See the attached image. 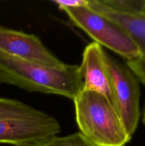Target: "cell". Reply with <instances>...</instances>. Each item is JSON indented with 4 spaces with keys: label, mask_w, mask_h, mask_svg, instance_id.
<instances>
[{
    "label": "cell",
    "mask_w": 145,
    "mask_h": 146,
    "mask_svg": "<svg viewBox=\"0 0 145 146\" xmlns=\"http://www.w3.org/2000/svg\"><path fill=\"white\" fill-rule=\"evenodd\" d=\"M0 83L28 91L62 96L72 101L82 87L78 65L46 66L1 51Z\"/></svg>",
    "instance_id": "cell-1"
},
{
    "label": "cell",
    "mask_w": 145,
    "mask_h": 146,
    "mask_svg": "<svg viewBox=\"0 0 145 146\" xmlns=\"http://www.w3.org/2000/svg\"><path fill=\"white\" fill-rule=\"evenodd\" d=\"M80 133L96 146H125L132 139L117 110L102 94L81 89L73 100Z\"/></svg>",
    "instance_id": "cell-2"
},
{
    "label": "cell",
    "mask_w": 145,
    "mask_h": 146,
    "mask_svg": "<svg viewBox=\"0 0 145 146\" xmlns=\"http://www.w3.org/2000/svg\"><path fill=\"white\" fill-rule=\"evenodd\" d=\"M54 117L21 101L0 97V144L31 146L57 135Z\"/></svg>",
    "instance_id": "cell-3"
},
{
    "label": "cell",
    "mask_w": 145,
    "mask_h": 146,
    "mask_svg": "<svg viewBox=\"0 0 145 146\" xmlns=\"http://www.w3.org/2000/svg\"><path fill=\"white\" fill-rule=\"evenodd\" d=\"M61 11L68 15L75 26L92 38L94 42L112 50L125 58L126 61L142 56L138 46L119 24L95 11L88 4Z\"/></svg>",
    "instance_id": "cell-4"
},
{
    "label": "cell",
    "mask_w": 145,
    "mask_h": 146,
    "mask_svg": "<svg viewBox=\"0 0 145 146\" xmlns=\"http://www.w3.org/2000/svg\"><path fill=\"white\" fill-rule=\"evenodd\" d=\"M106 61L113 80L119 113L127 130L132 136L140 118L139 81L126 64L107 53Z\"/></svg>",
    "instance_id": "cell-5"
},
{
    "label": "cell",
    "mask_w": 145,
    "mask_h": 146,
    "mask_svg": "<svg viewBox=\"0 0 145 146\" xmlns=\"http://www.w3.org/2000/svg\"><path fill=\"white\" fill-rule=\"evenodd\" d=\"M90 7L121 26L145 56V0H88Z\"/></svg>",
    "instance_id": "cell-6"
},
{
    "label": "cell",
    "mask_w": 145,
    "mask_h": 146,
    "mask_svg": "<svg viewBox=\"0 0 145 146\" xmlns=\"http://www.w3.org/2000/svg\"><path fill=\"white\" fill-rule=\"evenodd\" d=\"M0 51L5 54L50 67L65 63L53 54L38 36L0 25Z\"/></svg>",
    "instance_id": "cell-7"
},
{
    "label": "cell",
    "mask_w": 145,
    "mask_h": 146,
    "mask_svg": "<svg viewBox=\"0 0 145 146\" xmlns=\"http://www.w3.org/2000/svg\"><path fill=\"white\" fill-rule=\"evenodd\" d=\"M82 79V89L92 90L105 96L118 110L113 80L106 61V52L96 42L88 44L82 53L79 66Z\"/></svg>",
    "instance_id": "cell-8"
},
{
    "label": "cell",
    "mask_w": 145,
    "mask_h": 146,
    "mask_svg": "<svg viewBox=\"0 0 145 146\" xmlns=\"http://www.w3.org/2000/svg\"><path fill=\"white\" fill-rule=\"evenodd\" d=\"M31 146H96L80 132L64 136L51 137Z\"/></svg>",
    "instance_id": "cell-9"
},
{
    "label": "cell",
    "mask_w": 145,
    "mask_h": 146,
    "mask_svg": "<svg viewBox=\"0 0 145 146\" xmlns=\"http://www.w3.org/2000/svg\"><path fill=\"white\" fill-rule=\"evenodd\" d=\"M126 65L136 76L139 82L145 86V56L126 61Z\"/></svg>",
    "instance_id": "cell-10"
},
{
    "label": "cell",
    "mask_w": 145,
    "mask_h": 146,
    "mask_svg": "<svg viewBox=\"0 0 145 146\" xmlns=\"http://www.w3.org/2000/svg\"><path fill=\"white\" fill-rule=\"evenodd\" d=\"M53 2L61 10L66 8L81 7L88 4V0H55Z\"/></svg>",
    "instance_id": "cell-11"
},
{
    "label": "cell",
    "mask_w": 145,
    "mask_h": 146,
    "mask_svg": "<svg viewBox=\"0 0 145 146\" xmlns=\"http://www.w3.org/2000/svg\"><path fill=\"white\" fill-rule=\"evenodd\" d=\"M142 123H143L144 125H145V106H144V109L143 116H142Z\"/></svg>",
    "instance_id": "cell-12"
}]
</instances>
